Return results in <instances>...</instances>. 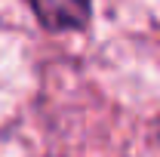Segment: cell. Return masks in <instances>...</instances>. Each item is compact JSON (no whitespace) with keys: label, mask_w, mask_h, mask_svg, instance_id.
Segmentation results:
<instances>
[{"label":"cell","mask_w":160,"mask_h":157,"mask_svg":"<svg viewBox=\"0 0 160 157\" xmlns=\"http://www.w3.org/2000/svg\"><path fill=\"white\" fill-rule=\"evenodd\" d=\"M89 3L92 0H31L40 25H46L52 31L83 28L89 19Z\"/></svg>","instance_id":"obj_1"}]
</instances>
